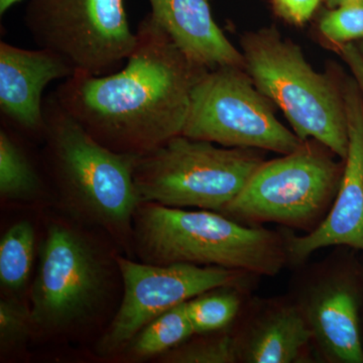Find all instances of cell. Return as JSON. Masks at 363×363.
I'll list each match as a JSON object with an SVG mask.
<instances>
[{"label": "cell", "instance_id": "cell-1", "mask_svg": "<svg viewBox=\"0 0 363 363\" xmlns=\"http://www.w3.org/2000/svg\"><path fill=\"white\" fill-rule=\"evenodd\" d=\"M136 35L135 50L119 70L76 72L54 93L98 142L140 156L182 135L193 88L207 69L191 63L150 13Z\"/></svg>", "mask_w": 363, "mask_h": 363}, {"label": "cell", "instance_id": "cell-2", "mask_svg": "<svg viewBox=\"0 0 363 363\" xmlns=\"http://www.w3.org/2000/svg\"><path fill=\"white\" fill-rule=\"evenodd\" d=\"M44 114L45 156L63 201L79 218L128 235L140 206L133 178L138 155L98 142L54 92L45 99Z\"/></svg>", "mask_w": 363, "mask_h": 363}, {"label": "cell", "instance_id": "cell-3", "mask_svg": "<svg viewBox=\"0 0 363 363\" xmlns=\"http://www.w3.org/2000/svg\"><path fill=\"white\" fill-rule=\"evenodd\" d=\"M133 231L140 257L147 264L220 267L274 276L286 257L276 234L241 225L211 210L145 203L136 209Z\"/></svg>", "mask_w": 363, "mask_h": 363}, {"label": "cell", "instance_id": "cell-4", "mask_svg": "<svg viewBox=\"0 0 363 363\" xmlns=\"http://www.w3.org/2000/svg\"><path fill=\"white\" fill-rule=\"evenodd\" d=\"M245 70L257 90L278 105L303 142L316 140L345 159L348 125L342 93L312 68L297 45L274 28L241 39Z\"/></svg>", "mask_w": 363, "mask_h": 363}, {"label": "cell", "instance_id": "cell-5", "mask_svg": "<svg viewBox=\"0 0 363 363\" xmlns=\"http://www.w3.org/2000/svg\"><path fill=\"white\" fill-rule=\"evenodd\" d=\"M262 162L253 149L222 147L179 135L138 156L136 194L140 205L222 212Z\"/></svg>", "mask_w": 363, "mask_h": 363}, {"label": "cell", "instance_id": "cell-6", "mask_svg": "<svg viewBox=\"0 0 363 363\" xmlns=\"http://www.w3.org/2000/svg\"><path fill=\"white\" fill-rule=\"evenodd\" d=\"M25 23L38 47L90 75L119 70L138 43L125 0H28Z\"/></svg>", "mask_w": 363, "mask_h": 363}, {"label": "cell", "instance_id": "cell-7", "mask_svg": "<svg viewBox=\"0 0 363 363\" xmlns=\"http://www.w3.org/2000/svg\"><path fill=\"white\" fill-rule=\"evenodd\" d=\"M267 99L245 69L207 70L193 88L182 135L222 147L295 152L304 142L279 123Z\"/></svg>", "mask_w": 363, "mask_h": 363}, {"label": "cell", "instance_id": "cell-8", "mask_svg": "<svg viewBox=\"0 0 363 363\" xmlns=\"http://www.w3.org/2000/svg\"><path fill=\"white\" fill-rule=\"evenodd\" d=\"M32 288L33 330L56 333L84 323L106 291L104 259L83 234L52 223L40 253Z\"/></svg>", "mask_w": 363, "mask_h": 363}, {"label": "cell", "instance_id": "cell-9", "mask_svg": "<svg viewBox=\"0 0 363 363\" xmlns=\"http://www.w3.org/2000/svg\"><path fill=\"white\" fill-rule=\"evenodd\" d=\"M340 182L337 164L304 142L295 152L262 162L221 213L245 221L308 225L324 211Z\"/></svg>", "mask_w": 363, "mask_h": 363}, {"label": "cell", "instance_id": "cell-10", "mask_svg": "<svg viewBox=\"0 0 363 363\" xmlns=\"http://www.w3.org/2000/svg\"><path fill=\"white\" fill-rule=\"evenodd\" d=\"M123 284L121 304L98 343L102 355L125 350L162 313L208 291L238 285L247 272L220 267L152 264L116 257Z\"/></svg>", "mask_w": 363, "mask_h": 363}, {"label": "cell", "instance_id": "cell-11", "mask_svg": "<svg viewBox=\"0 0 363 363\" xmlns=\"http://www.w3.org/2000/svg\"><path fill=\"white\" fill-rule=\"evenodd\" d=\"M342 97L350 138L345 169L326 218L311 233L286 240V255L295 262L339 245L363 252V98L355 80L347 82Z\"/></svg>", "mask_w": 363, "mask_h": 363}, {"label": "cell", "instance_id": "cell-12", "mask_svg": "<svg viewBox=\"0 0 363 363\" xmlns=\"http://www.w3.org/2000/svg\"><path fill=\"white\" fill-rule=\"evenodd\" d=\"M76 73L70 62L51 50H26L0 43V113L21 135L44 138L43 93L48 85Z\"/></svg>", "mask_w": 363, "mask_h": 363}, {"label": "cell", "instance_id": "cell-13", "mask_svg": "<svg viewBox=\"0 0 363 363\" xmlns=\"http://www.w3.org/2000/svg\"><path fill=\"white\" fill-rule=\"evenodd\" d=\"M152 18L194 65L245 69L242 52L234 47L212 14L209 0H147Z\"/></svg>", "mask_w": 363, "mask_h": 363}, {"label": "cell", "instance_id": "cell-14", "mask_svg": "<svg viewBox=\"0 0 363 363\" xmlns=\"http://www.w3.org/2000/svg\"><path fill=\"white\" fill-rule=\"evenodd\" d=\"M313 338L335 362L363 363L357 302L347 284L326 278L310 290L300 307Z\"/></svg>", "mask_w": 363, "mask_h": 363}, {"label": "cell", "instance_id": "cell-15", "mask_svg": "<svg viewBox=\"0 0 363 363\" xmlns=\"http://www.w3.org/2000/svg\"><path fill=\"white\" fill-rule=\"evenodd\" d=\"M312 338L311 329L301 308L281 306L262 315L243 340L238 341L240 362H296Z\"/></svg>", "mask_w": 363, "mask_h": 363}, {"label": "cell", "instance_id": "cell-16", "mask_svg": "<svg viewBox=\"0 0 363 363\" xmlns=\"http://www.w3.org/2000/svg\"><path fill=\"white\" fill-rule=\"evenodd\" d=\"M44 182L13 128H0V195L9 201H35L44 194Z\"/></svg>", "mask_w": 363, "mask_h": 363}, {"label": "cell", "instance_id": "cell-17", "mask_svg": "<svg viewBox=\"0 0 363 363\" xmlns=\"http://www.w3.org/2000/svg\"><path fill=\"white\" fill-rule=\"evenodd\" d=\"M195 335L186 302L162 313L150 322L128 346L131 357L143 359L162 357Z\"/></svg>", "mask_w": 363, "mask_h": 363}, {"label": "cell", "instance_id": "cell-18", "mask_svg": "<svg viewBox=\"0 0 363 363\" xmlns=\"http://www.w3.org/2000/svg\"><path fill=\"white\" fill-rule=\"evenodd\" d=\"M35 231L28 220L16 222L0 240V284L9 293L25 289L33 271Z\"/></svg>", "mask_w": 363, "mask_h": 363}, {"label": "cell", "instance_id": "cell-19", "mask_svg": "<svg viewBox=\"0 0 363 363\" xmlns=\"http://www.w3.org/2000/svg\"><path fill=\"white\" fill-rule=\"evenodd\" d=\"M231 286L208 291L186 302L195 334L222 330L233 321L240 311V300Z\"/></svg>", "mask_w": 363, "mask_h": 363}, {"label": "cell", "instance_id": "cell-20", "mask_svg": "<svg viewBox=\"0 0 363 363\" xmlns=\"http://www.w3.org/2000/svg\"><path fill=\"white\" fill-rule=\"evenodd\" d=\"M167 363H234L240 362V342L230 335L181 344L162 357Z\"/></svg>", "mask_w": 363, "mask_h": 363}, {"label": "cell", "instance_id": "cell-21", "mask_svg": "<svg viewBox=\"0 0 363 363\" xmlns=\"http://www.w3.org/2000/svg\"><path fill=\"white\" fill-rule=\"evenodd\" d=\"M323 37L334 44L363 40V4H350L334 7L319 23Z\"/></svg>", "mask_w": 363, "mask_h": 363}, {"label": "cell", "instance_id": "cell-22", "mask_svg": "<svg viewBox=\"0 0 363 363\" xmlns=\"http://www.w3.org/2000/svg\"><path fill=\"white\" fill-rule=\"evenodd\" d=\"M33 331L30 308L13 298L0 302V343L2 348H13L26 342Z\"/></svg>", "mask_w": 363, "mask_h": 363}, {"label": "cell", "instance_id": "cell-23", "mask_svg": "<svg viewBox=\"0 0 363 363\" xmlns=\"http://www.w3.org/2000/svg\"><path fill=\"white\" fill-rule=\"evenodd\" d=\"M321 0H274V11L283 20L302 26L312 18Z\"/></svg>", "mask_w": 363, "mask_h": 363}, {"label": "cell", "instance_id": "cell-24", "mask_svg": "<svg viewBox=\"0 0 363 363\" xmlns=\"http://www.w3.org/2000/svg\"><path fill=\"white\" fill-rule=\"evenodd\" d=\"M341 57L352 72L355 82L359 88L363 98V54L358 49L357 45L344 44L339 47Z\"/></svg>", "mask_w": 363, "mask_h": 363}, {"label": "cell", "instance_id": "cell-25", "mask_svg": "<svg viewBox=\"0 0 363 363\" xmlns=\"http://www.w3.org/2000/svg\"><path fill=\"white\" fill-rule=\"evenodd\" d=\"M21 1L23 0H0V16H4L11 7Z\"/></svg>", "mask_w": 363, "mask_h": 363}, {"label": "cell", "instance_id": "cell-26", "mask_svg": "<svg viewBox=\"0 0 363 363\" xmlns=\"http://www.w3.org/2000/svg\"><path fill=\"white\" fill-rule=\"evenodd\" d=\"M328 2L329 6L332 7H336L339 6H343V4H363V0H326Z\"/></svg>", "mask_w": 363, "mask_h": 363}, {"label": "cell", "instance_id": "cell-27", "mask_svg": "<svg viewBox=\"0 0 363 363\" xmlns=\"http://www.w3.org/2000/svg\"><path fill=\"white\" fill-rule=\"evenodd\" d=\"M358 49L360 50V52L363 54V40H362V43H360L359 45H357Z\"/></svg>", "mask_w": 363, "mask_h": 363}]
</instances>
